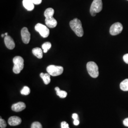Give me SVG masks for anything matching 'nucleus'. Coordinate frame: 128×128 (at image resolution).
Returning a JSON list of instances; mask_svg holds the SVG:
<instances>
[{"label":"nucleus","instance_id":"nucleus-1","mask_svg":"<svg viewBox=\"0 0 128 128\" xmlns=\"http://www.w3.org/2000/svg\"><path fill=\"white\" fill-rule=\"evenodd\" d=\"M54 14V10L51 8L46 9L44 12V16L46 17L45 23L48 27L54 28L57 25V21L53 17Z\"/></svg>","mask_w":128,"mask_h":128},{"label":"nucleus","instance_id":"nucleus-2","mask_svg":"<svg viewBox=\"0 0 128 128\" xmlns=\"http://www.w3.org/2000/svg\"><path fill=\"white\" fill-rule=\"evenodd\" d=\"M69 24L71 29L78 37H82L84 35V30L82 24L80 20L78 18H74L70 21Z\"/></svg>","mask_w":128,"mask_h":128},{"label":"nucleus","instance_id":"nucleus-3","mask_svg":"<svg viewBox=\"0 0 128 128\" xmlns=\"http://www.w3.org/2000/svg\"><path fill=\"white\" fill-rule=\"evenodd\" d=\"M13 62V72L15 74H18L24 68V60L20 56H16L14 58Z\"/></svg>","mask_w":128,"mask_h":128},{"label":"nucleus","instance_id":"nucleus-4","mask_svg":"<svg viewBox=\"0 0 128 128\" xmlns=\"http://www.w3.org/2000/svg\"><path fill=\"white\" fill-rule=\"evenodd\" d=\"M88 73L92 78H97L99 76L98 66L94 62H89L86 64Z\"/></svg>","mask_w":128,"mask_h":128},{"label":"nucleus","instance_id":"nucleus-5","mask_svg":"<svg viewBox=\"0 0 128 128\" xmlns=\"http://www.w3.org/2000/svg\"><path fill=\"white\" fill-rule=\"evenodd\" d=\"M102 9V0H94L90 7V14L92 16H95L96 14L100 12Z\"/></svg>","mask_w":128,"mask_h":128},{"label":"nucleus","instance_id":"nucleus-6","mask_svg":"<svg viewBox=\"0 0 128 128\" xmlns=\"http://www.w3.org/2000/svg\"><path fill=\"white\" fill-rule=\"evenodd\" d=\"M64 68L62 66H56L55 65H50L46 68V71L51 76H56L61 75L63 73Z\"/></svg>","mask_w":128,"mask_h":128},{"label":"nucleus","instance_id":"nucleus-7","mask_svg":"<svg viewBox=\"0 0 128 128\" xmlns=\"http://www.w3.org/2000/svg\"><path fill=\"white\" fill-rule=\"evenodd\" d=\"M35 29L43 38H45L49 36L50 30L45 25L40 23H38L35 27Z\"/></svg>","mask_w":128,"mask_h":128},{"label":"nucleus","instance_id":"nucleus-8","mask_svg":"<svg viewBox=\"0 0 128 128\" xmlns=\"http://www.w3.org/2000/svg\"><path fill=\"white\" fill-rule=\"evenodd\" d=\"M123 30V26L122 23L116 22L113 24L110 28V33L112 36L120 34Z\"/></svg>","mask_w":128,"mask_h":128},{"label":"nucleus","instance_id":"nucleus-9","mask_svg":"<svg viewBox=\"0 0 128 128\" xmlns=\"http://www.w3.org/2000/svg\"><path fill=\"white\" fill-rule=\"evenodd\" d=\"M21 35L23 43L27 44L30 40V34L26 27H24L21 30Z\"/></svg>","mask_w":128,"mask_h":128},{"label":"nucleus","instance_id":"nucleus-10","mask_svg":"<svg viewBox=\"0 0 128 128\" xmlns=\"http://www.w3.org/2000/svg\"><path fill=\"white\" fill-rule=\"evenodd\" d=\"M4 43L5 46L9 50H13L15 48V43L12 38L10 36H6L4 38Z\"/></svg>","mask_w":128,"mask_h":128},{"label":"nucleus","instance_id":"nucleus-11","mask_svg":"<svg viewBox=\"0 0 128 128\" xmlns=\"http://www.w3.org/2000/svg\"><path fill=\"white\" fill-rule=\"evenodd\" d=\"M26 108V104L23 102H18L14 104L12 106V109L16 112H20Z\"/></svg>","mask_w":128,"mask_h":128},{"label":"nucleus","instance_id":"nucleus-12","mask_svg":"<svg viewBox=\"0 0 128 128\" xmlns=\"http://www.w3.org/2000/svg\"><path fill=\"white\" fill-rule=\"evenodd\" d=\"M22 119L18 116H12L8 120V124L10 126H17L21 124Z\"/></svg>","mask_w":128,"mask_h":128},{"label":"nucleus","instance_id":"nucleus-13","mask_svg":"<svg viewBox=\"0 0 128 128\" xmlns=\"http://www.w3.org/2000/svg\"><path fill=\"white\" fill-rule=\"evenodd\" d=\"M23 6L28 11H31L34 9V5L32 0H23Z\"/></svg>","mask_w":128,"mask_h":128},{"label":"nucleus","instance_id":"nucleus-14","mask_svg":"<svg viewBox=\"0 0 128 128\" xmlns=\"http://www.w3.org/2000/svg\"><path fill=\"white\" fill-rule=\"evenodd\" d=\"M32 53L35 56L39 59L42 58L43 57V51L40 48H35L32 50Z\"/></svg>","mask_w":128,"mask_h":128},{"label":"nucleus","instance_id":"nucleus-15","mask_svg":"<svg viewBox=\"0 0 128 128\" xmlns=\"http://www.w3.org/2000/svg\"><path fill=\"white\" fill-rule=\"evenodd\" d=\"M40 76L43 79L45 84H48L50 82V75L48 73H43L40 74Z\"/></svg>","mask_w":128,"mask_h":128},{"label":"nucleus","instance_id":"nucleus-16","mask_svg":"<svg viewBox=\"0 0 128 128\" xmlns=\"http://www.w3.org/2000/svg\"><path fill=\"white\" fill-rule=\"evenodd\" d=\"M55 89L56 92V94L60 98H64L67 96L68 95L67 92L61 90L59 87H56L55 88Z\"/></svg>","mask_w":128,"mask_h":128},{"label":"nucleus","instance_id":"nucleus-17","mask_svg":"<svg viewBox=\"0 0 128 128\" xmlns=\"http://www.w3.org/2000/svg\"><path fill=\"white\" fill-rule=\"evenodd\" d=\"M120 88L124 91H128V79H126L122 81L120 85Z\"/></svg>","mask_w":128,"mask_h":128},{"label":"nucleus","instance_id":"nucleus-18","mask_svg":"<svg viewBox=\"0 0 128 128\" xmlns=\"http://www.w3.org/2000/svg\"><path fill=\"white\" fill-rule=\"evenodd\" d=\"M51 48V44L50 42H46L42 45V48L43 50L44 53H46Z\"/></svg>","mask_w":128,"mask_h":128},{"label":"nucleus","instance_id":"nucleus-19","mask_svg":"<svg viewBox=\"0 0 128 128\" xmlns=\"http://www.w3.org/2000/svg\"><path fill=\"white\" fill-rule=\"evenodd\" d=\"M30 88L25 86H24L23 88L22 89V90L20 91V93L23 95L27 96L30 94Z\"/></svg>","mask_w":128,"mask_h":128},{"label":"nucleus","instance_id":"nucleus-20","mask_svg":"<svg viewBox=\"0 0 128 128\" xmlns=\"http://www.w3.org/2000/svg\"><path fill=\"white\" fill-rule=\"evenodd\" d=\"M31 128H42V126L40 122H35L32 124Z\"/></svg>","mask_w":128,"mask_h":128},{"label":"nucleus","instance_id":"nucleus-21","mask_svg":"<svg viewBox=\"0 0 128 128\" xmlns=\"http://www.w3.org/2000/svg\"><path fill=\"white\" fill-rule=\"evenodd\" d=\"M7 126L6 122L4 120L0 118V127L1 128H5Z\"/></svg>","mask_w":128,"mask_h":128},{"label":"nucleus","instance_id":"nucleus-22","mask_svg":"<svg viewBox=\"0 0 128 128\" xmlns=\"http://www.w3.org/2000/svg\"><path fill=\"white\" fill-rule=\"evenodd\" d=\"M61 128H69L68 124L66 122H61Z\"/></svg>","mask_w":128,"mask_h":128},{"label":"nucleus","instance_id":"nucleus-23","mask_svg":"<svg viewBox=\"0 0 128 128\" xmlns=\"http://www.w3.org/2000/svg\"><path fill=\"white\" fill-rule=\"evenodd\" d=\"M123 59L124 61L126 63L128 64V54H126L124 55L123 56Z\"/></svg>","mask_w":128,"mask_h":128},{"label":"nucleus","instance_id":"nucleus-24","mask_svg":"<svg viewBox=\"0 0 128 128\" xmlns=\"http://www.w3.org/2000/svg\"><path fill=\"white\" fill-rule=\"evenodd\" d=\"M34 4L38 5L40 4L42 2V0H32Z\"/></svg>","mask_w":128,"mask_h":128},{"label":"nucleus","instance_id":"nucleus-25","mask_svg":"<svg viewBox=\"0 0 128 128\" xmlns=\"http://www.w3.org/2000/svg\"><path fill=\"white\" fill-rule=\"evenodd\" d=\"M123 124L124 126H125L126 127H128V118L124 120Z\"/></svg>","mask_w":128,"mask_h":128},{"label":"nucleus","instance_id":"nucleus-26","mask_svg":"<svg viewBox=\"0 0 128 128\" xmlns=\"http://www.w3.org/2000/svg\"><path fill=\"white\" fill-rule=\"evenodd\" d=\"M72 118L75 120H78V116L76 114H72Z\"/></svg>","mask_w":128,"mask_h":128},{"label":"nucleus","instance_id":"nucleus-27","mask_svg":"<svg viewBox=\"0 0 128 128\" xmlns=\"http://www.w3.org/2000/svg\"><path fill=\"white\" fill-rule=\"evenodd\" d=\"M74 125L78 126L79 124V121L78 120H75L74 121Z\"/></svg>","mask_w":128,"mask_h":128},{"label":"nucleus","instance_id":"nucleus-28","mask_svg":"<svg viewBox=\"0 0 128 128\" xmlns=\"http://www.w3.org/2000/svg\"><path fill=\"white\" fill-rule=\"evenodd\" d=\"M4 34L5 35H6V36H7V35H8V33H5Z\"/></svg>","mask_w":128,"mask_h":128},{"label":"nucleus","instance_id":"nucleus-29","mask_svg":"<svg viewBox=\"0 0 128 128\" xmlns=\"http://www.w3.org/2000/svg\"><path fill=\"white\" fill-rule=\"evenodd\" d=\"M4 35L5 34H2V37H4Z\"/></svg>","mask_w":128,"mask_h":128},{"label":"nucleus","instance_id":"nucleus-30","mask_svg":"<svg viewBox=\"0 0 128 128\" xmlns=\"http://www.w3.org/2000/svg\"></svg>","mask_w":128,"mask_h":128}]
</instances>
